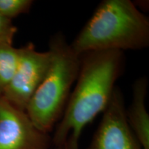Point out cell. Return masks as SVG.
Here are the masks:
<instances>
[{"mask_svg": "<svg viewBox=\"0 0 149 149\" xmlns=\"http://www.w3.org/2000/svg\"><path fill=\"white\" fill-rule=\"evenodd\" d=\"M80 56L77 84L55 127L53 146L79 149L84 128L107 108L124 68L122 51L88 52Z\"/></svg>", "mask_w": 149, "mask_h": 149, "instance_id": "6da1fadb", "label": "cell"}, {"mask_svg": "<svg viewBox=\"0 0 149 149\" xmlns=\"http://www.w3.org/2000/svg\"><path fill=\"white\" fill-rule=\"evenodd\" d=\"M149 45V20L130 0H104L71 44L77 55L141 50Z\"/></svg>", "mask_w": 149, "mask_h": 149, "instance_id": "7a4b0ae2", "label": "cell"}, {"mask_svg": "<svg viewBox=\"0 0 149 149\" xmlns=\"http://www.w3.org/2000/svg\"><path fill=\"white\" fill-rule=\"evenodd\" d=\"M48 50L52 55L51 67L29 102L26 113L39 130L49 134L64 113L79 74L81 56L74 53L61 33L52 37Z\"/></svg>", "mask_w": 149, "mask_h": 149, "instance_id": "3957f363", "label": "cell"}, {"mask_svg": "<svg viewBox=\"0 0 149 149\" xmlns=\"http://www.w3.org/2000/svg\"><path fill=\"white\" fill-rule=\"evenodd\" d=\"M51 51H37L33 43L19 48V59L3 97L16 109L26 111L29 102L45 79L51 65Z\"/></svg>", "mask_w": 149, "mask_h": 149, "instance_id": "277c9868", "label": "cell"}, {"mask_svg": "<svg viewBox=\"0 0 149 149\" xmlns=\"http://www.w3.org/2000/svg\"><path fill=\"white\" fill-rule=\"evenodd\" d=\"M51 136L35 126L26 111L0 96V149H50Z\"/></svg>", "mask_w": 149, "mask_h": 149, "instance_id": "5b68a950", "label": "cell"}, {"mask_svg": "<svg viewBox=\"0 0 149 149\" xmlns=\"http://www.w3.org/2000/svg\"><path fill=\"white\" fill-rule=\"evenodd\" d=\"M124 97L115 87L90 144L86 149H141L128 125Z\"/></svg>", "mask_w": 149, "mask_h": 149, "instance_id": "8992f818", "label": "cell"}, {"mask_svg": "<svg viewBox=\"0 0 149 149\" xmlns=\"http://www.w3.org/2000/svg\"><path fill=\"white\" fill-rule=\"evenodd\" d=\"M148 80L137 79L133 86V100L126 110V120L141 149H149V115L146 104Z\"/></svg>", "mask_w": 149, "mask_h": 149, "instance_id": "52a82bcc", "label": "cell"}, {"mask_svg": "<svg viewBox=\"0 0 149 149\" xmlns=\"http://www.w3.org/2000/svg\"><path fill=\"white\" fill-rule=\"evenodd\" d=\"M19 59V48L0 44V96L13 77Z\"/></svg>", "mask_w": 149, "mask_h": 149, "instance_id": "ba28073f", "label": "cell"}, {"mask_svg": "<svg viewBox=\"0 0 149 149\" xmlns=\"http://www.w3.org/2000/svg\"><path fill=\"white\" fill-rule=\"evenodd\" d=\"M33 2L32 0H0V13L12 20L20 15L29 13Z\"/></svg>", "mask_w": 149, "mask_h": 149, "instance_id": "9c48e42d", "label": "cell"}, {"mask_svg": "<svg viewBox=\"0 0 149 149\" xmlns=\"http://www.w3.org/2000/svg\"><path fill=\"white\" fill-rule=\"evenodd\" d=\"M17 31V29L13 25L12 20L4 17L0 13V44L13 45Z\"/></svg>", "mask_w": 149, "mask_h": 149, "instance_id": "30bf717a", "label": "cell"}, {"mask_svg": "<svg viewBox=\"0 0 149 149\" xmlns=\"http://www.w3.org/2000/svg\"><path fill=\"white\" fill-rule=\"evenodd\" d=\"M50 149H66V146H52Z\"/></svg>", "mask_w": 149, "mask_h": 149, "instance_id": "8fae6325", "label": "cell"}]
</instances>
